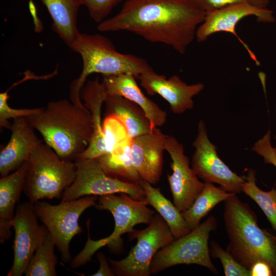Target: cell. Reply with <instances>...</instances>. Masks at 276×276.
Returning <instances> with one entry per match:
<instances>
[{"instance_id": "cell-35", "label": "cell", "mask_w": 276, "mask_h": 276, "mask_svg": "<svg viewBox=\"0 0 276 276\" xmlns=\"http://www.w3.org/2000/svg\"><path fill=\"white\" fill-rule=\"evenodd\" d=\"M251 276H273V271L268 264L259 261L255 263L250 269Z\"/></svg>"}, {"instance_id": "cell-23", "label": "cell", "mask_w": 276, "mask_h": 276, "mask_svg": "<svg viewBox=\"0 0 276 276\" xmlns=\"http://www.w3.org/2000/svg\"><path fill=\"white\" fill-rule=\"evenodd\" d=\"M129 138L113 150L97 158L105 173L121 181L140 184L142 179L133 165Z\"/></svg>"}, {"instance_id": "cell-15", "label": "cell", "mask_w": 276, "mask_h": 276, "mask_svg": "<svg viewBox=\"0 0 276 276\" xmlns=\"http://www.w3.org/2000/svg\"><path fill=\"white\" fill-rule=\"evenodd\" d=\"M137 79L148 95H160L168 102L171 111L176 114L192 109L193 98L204 87L201 83L188 84L177 75L167 79L166 76L156 73L153 69L140 75Z\"/></svg>"}, {"instance_id": "cell-36", "label": "cell", "mask_w": 276, "mask_h": 276, "mask_svg": "<svg viewBox=\"0 0 276 276\" xmlns=\"http://www.w3.org/2000/svg\"><path fill=\"white\" fill-rule=\"evenodd\" d=\"M274 138H275V139L276 140V135L275 136ZM274 152H275V154H276V147H275V148H274Z\"/></svg>"}, {"instance_id": "cell-37", "label": "cell", "mask_w": 276, "mask_h": 276, "mask_svg": "<svg viewBox=\"0 0 276 276\" xmlns=\"http://www.w3.org/2000/svg\"><path fill=\"white\" fill-rule=\"evenodd\" d=\"M265 1H268V2H269V1H270V0H265Z\"/></svg>"}, {"instance_id": "cell-21", "label": "cell", "mask_w": 276, "mask_h": 276, "mask_svg": "<svg viewBox=\"0 0 276 276\" xmlns=\"http://www.w3.org/2000/svg\"><path fill=\"white\" fill-rule=\"evenodd\" d=\"M53 20L52 28L70 48L80 32L77 14L82 0H40Z\"/></svg>"}, {"instance_id": "cell-1", "label": "cell", "mask_w": 276, "mask_h": 276, "mask_svg": "<svg viewBox=\"0 0 276 276\" xmlns=\"http://www.w3.org/2000/svg\"><path fill=\"white\" fill-rule=\"evenodd\" d=\"M205 15L192 0H127L118 14L99 22L97 29L131 32L183 54Z\"/></svg>"}, {"instance_id": "cell-9", "label": "cell", "mask_w": 276, "mask_h": 276, "mask_svg": "<svg viewBox=\"0 0 276 276\" xmlns=\"http://www.w3.org/2000/svg\"><path fill=\"white\" fill-rule=\"evenodd\" d=\"M129 238L136 239V244L125 258L108 260L116 275L118 276H149L152 260L159 249L174 239L169 227L159 214H155L147 227L134 230Z\"/></svg>"}, {"instance_id": "cell-14", "label": "cell", "mask_w": 276, "mask_h": 276, "mask_svg": "<svg viewBox=\"0 0 276 276\" xmlns=\"http://www.w3.org/2000/svg\"><path fill=\"white\" fill-rule=\"evenodd\" d=\"M165 150L172 160V174H168V181L172 194L173 203L180 212L188 209L202 191L204 183L199 180L189 158L185 154L184 147L173 136L167 135Z\"/></svg>"}, {"instance_id": "cell-8", "label": "cell", "mask_w": 276, "mask_h": 276, "mask_svg": "<svg viewBox=\"0 0 276 276\" xmlns=\"http://www.w3.org/2000/svg\"><path fill=\"white\" fill-rule=\"evenodd\" d=\"M98 199L97 195H88L61 201L56 205L40 201L33 204L37 218L48 229L64 263L71 260V241L82 232L78 223L80 216L86 210L95 206Z\"/></svg>"}, {"instance_id": "cell-13", "label": "cell", "mask_w": 276, "mask_h": 276, "mask_svg": "<svg viewBox=\"0 0 276 276\" xmlns=\"http://www.w3.org/2000/svg\"><path fill=\"white\" fill-rule=\"evenodd\" d=\"M249 16H255L257 21L262 23L275 21L273 11L267 8L258 7L248 3L236 4L206 13L203 21L197 28L195 38L198 42H201L216 33H231L238 39L255 63L260 65L255 54L238 35L236 30L240 21Z\"/></svg>"}, {"instance_id": "cell-38", "label": "cell", "mask_w": 276, "mask_h": 276, "mask_svg": "<svg viewBox=\"0 0 276 276\" xmlns=\"http://www.w3.org/2000/svg\"><path fill=\"white\" fill-rule=\"evenodd\" d=\"M275 239H276V237H275Z\"/></svg>"}, {"instance_id": "cell-31", "label": "cell", "mask_w": 276, "mask_h": 276, "mask_svg": "<svg viewBox=\"0 0 276 276\" xmlns=\"http://www.w3.org/2000/svg\"><path fill=\"white\" fill-rule=\"evenodd\" d=\"M122 0H82L91 18L97 22L105 20L112 9Z\"/></svg>"}, {"instance_id": "cell-4", "label": "cell", "mask_w": 276, "mask_h": 276, "mask_svg": "<svg viewBox=\"0 0 276 276\" xmlns=\"http://www.w3.org/2000/svg\"><path fill=\"white\" fill-rule=\"evenodd\" d=\"M78 53L83 61L80 76L70 86V98H80L87 77L93 73L103 75L130 74L136 78L152 67L147 61L132 54L118 52L110 40L100 34L80 33L70 48Z\"/></svg>"}, {"instance_id": "cell-24", "label": "cell", "mask_w": 276, "mask_h": 276, "mask_svg": "<svg viewBox=\"0 0 276 276\" xmlns=\"http://www.w3.org/2000/svg\"><path fill=\"white\" fill-rule=\"evenodd\" d=\"M147 205L152 206L168 224L175 239L189 233L191 229L180 212L174 203L166 198L160 189L154 188L148 182L142 180Z\"/></svg>"}, {"instance_id": "cell-32", "label": "cell", "mask_w": 276, "mask_h": 276, "mask_svg": "<svg viewBox=\"0 0 276 276\" xmlns=\"http://www.w3.org/2000/svg\"><path fill=\"white\" fill-rule=\"evenodd\" d=\"M206 13L226 6L241 3H248L258 7L266 8L269 2L265 0H192Z\"/></svg>"}, {"instance_id": "cell-10", "label": "cell", "mask_w": 276, "mask_h": 276, "mask_svg": "<svg viewBox=\"0 0 276 276\" xmlns=\"http://www.w3.org/2000/svg\"><path fill=\"white\" fill-rule=\"evenodd\" d=\"M76 175L64 192L61 201L77 199L88 195L102 196L125 193L134 199L145 200L140 184L120 180L107 175L97 158H78L74 160Z\"/></svg>"}, {"instance_id": "cell-26", "label": "cell", "mask_w": 276, "mask_h": 276, "mask_svg": "<svg viewBox=\"0 0 276 276\" xmlns=\"http://www.w3.org/2000/svg\"><path fill=\"white\" fill-rule=\"evenodd\" d=\"M256 175L254 170H248L242 192L259 206L276 233V186L268 191L260 189L256 184Z\"/></svg>"}, {"instance_id": "cell-29", "label": "cell", "mask_w": 276, "mask_h": 276, "mask_svg": "<svg viewBox=\"0 0 276 276\" xmlns=\"http://www.w3.org/2000/svg\"><path fill=\"white\" fill-rule=\"evenodd\" d=\"M210 255L218 258L222 263L225 276H251L249 269L237 262L226 250H224L216 242L212 241Z\"/></svg>"}, {"instance_id": "cell-18", "label": "cell", "mask_w": 276, "mask_h": 276, "mask_svg": "<svg viewBox=\"0 0 276 276\" xmlns=\"http://www.w3.org/2000/svg\"><path fill=\"white\" fill-rule=\"evenodd\" d=\"M136 79L130 74L103 75L102 83L108 96H121L139 106L149 120L152 130L163 126L167 121V113L143 94Z\"/></svg>"}, {"instance_id": "cell-20", "label": "cell", "mask_w": 276, "mask_h": 276, "mask_svg": "<svg viewBox=\"0 0 276 276\" xmlns=\"http://www.w3.org/2000/svg\"><path fill=\"white\" fill-rule=\"evenodd\" d=\"M28 161L11 174L0 179V240L1 243L11 235L10 224L15 213V206L24 191Z\"/></svg>"}, {"instance_id": "cell-39", "label": "cell", "mask_w": 276, "mask_h": 276, "mask_svg": "<svg viewBox=\"0 0 276 276\" xmlns=\"http://www.w3.org/2000/svg\"><path fill=\"white\" fill-rule=\"evenodd\" d=\"M275 111H276V108H275Z\"/></svg>"}, {"instance_id": "cell-3", "label": "cell", "mask_w": 276, "mask_h": 276, "mask_svg": "<svg viewBox=\"0 0 276 276\" xmlns=\"http://www.w3.org/2000/svg\"><path fill=\"white\" fill-rule=\"evenodd\" d=\"M223 219L229 240L226 250L249 270L257 262L267 263L276 276V239L259 227L249 205L233 194L224 201Z\"/></svg>"}, {"instance_id": "cell-19", "label": "cell", "mask_w": 276, "mask_h": 276, "mask_svg": "<svg viewBox=\"0 0 276 276\" xmlns=\"http://www.w3.org/2000/svg\"><path fill=\"white\" fill-rule=\"evenodd\" d=\"M107 96L103 83L98 78L88 80L81 90V99L91 114L93 135L88 147L76 159L97 158L107 152L101 115L103 103Z\"/></svg>"}, {"instance_id": "cell-7", "label": "cell", "mask_w": 276, "mask_h": 276, "mask_svg": "<svg viewBox=\"0 0 276 276\" xmlns=\"http://www.w3.org/2000/svg\"><path fill=\"white\" fill-rule=\"evenodd\" d=\"M217 226L216 218L211 215L189 233L175 239L159 249L152 260L151 273L155 274L179 264H194L217 274V270L211 259L208 245L210 234L216 229Z\"/></svg>"}, {"instance_id": "cell-6", "label": "cell", "mask_w": 276, "mask_h": 276, "mask_svg": "<svg viewBox=\"0 0 276 276\" xmlns=\"http://www.w3.org/2000/svg\"><path fill=\"white\" fill-rule=\"evenodd\" d=\"M27 161L24 192L33 204L43 199L61 198L76 177L75 162L62 159L43 142L33 150Z\"/></svg>"}, {"instance_id": "cell-30", "label": "cell", "mask_w": 276, "mask_h": 276, "mask_svg": "<svg viewBox=\"0 0 276 276\" xmlns=\"http://www.w3.org/2000/svg\"><path fill=\"white\" fill-rule=\"evenodd\" d=\"M9 96L7 91L0 94V126L9 129L11 123L10 119H14L22 117H28L38 113L41 108L33 109H15L8 104Z\"/></svg>"}, {"instance_id": "cell-28", "label": "cell", "mask_w": 276, "mask_h": 276, "mask_svg": "<svg viewBox=\"0 0 276 276\" xmlns=\"http://www.w3.org/2000/svg\"><path fill=\"white\" fill-rule=\"evenodd\" d=\"M102 126L106 153L130 138L124 124L115 116H106Z\"/></svg>"}, {"instance_id": "cell-17", "label": "cell", "mask_w": 276, "mask_h": 276, "mask_svg": "<svg viewBox=\"0 0 276 276\" xmlns=\"http://www.w3.org/2000/svg\"><path fill=\"white\" fill-rule=\"evenodd\" d=\"M9 129L11 131L10 139L0 153L1 177L17 170L28 160L33 150L42 142L25 117L13 119Z\"/></svg>"}, {"instance_id": "cell-33", "label": "cell", "mask_w": 276, "mask_h": 276, "mask_svg": "<svg viewBox=\"0 0 276 276\" xmlns=\"http://www.w3.org/2000/svg\"><path fill=\"white\" fill-rule=\"evenodd\" d=\"M251 150L261 156L266 164L273 165L276 168V154L271 144V131L266 133L255 143Z\"/></svg>"}, {"instance_id": "cell-22", "label": "cell", "mask_w": 276, "mask_h": 276, "mask_svg": "<svg viewBox=\"0 0 276 276\" xmlns=\"http://www.w3.org/2000/svg\"><path fill=\"white\" fill-rule=\"evenodd\" d=\"M106 116L118 118L126 127L130 138L150 133L152 129L143 109L133 102L119 96H107Z\"/></svg>"}, {"instance_id": "cell-12", "label": "cell", "mask_w": 276, "mask_h": 276, "mask_svg": "<svg viewBox=\"0 0 276 276\" xmlns=\"http://www.w3.org/2000/svg\"><path fill=\"white\" fill-rule=\"evenodd\" d=\"M193 145L195 148L192 167L199 177L205 182L216 183L226 192H242L244 176L234 172L218 156L216 147L209 140L205 125L200 121L198 133Z\"/></svg>"}, {"instance_id": "cell-16", "label": "cell", "mask_w": 276, "mask_h": 276, "mask_svg": "<svg viewBox=\"0 0 276 276\" xmlns=\"http://www.w3.org/2000/svg\"><path fill=\"white\" fill-rule=\"evenodd\" d=\"M167 135L158 128L150 133L131 139V157L142 180L157 183L163 168V154Z\"/></svg>"}, {"instance_id": "cell-27", "label": "cell", "mask_w": 276, "mask_h": 276, "mask_svg": "<svg viewBox=\"0 0 276 276\" xmlns=\"http://www.w3.org/2000/svg\"><path fill=\"white\" fill-rule=\"evenodd\" d=\"M55 243L49 233L44 242L31 259L25 274L26 276H56L57 257L54 254Z\"/></svg>"}, {"instance_id": "cell-25", "label": "cell", "mask_w": 276, "mask_h": 276, "mask_svg": "<svg viewBox=\"0 0 276 276\" xmlns=\"http://www.w3.org/2000/svg\"><path fill=\"white\" fill-rule=\"evenodd\" d=\"M235 193L226 192L213 183L205 182L203 189L193 204L181 214L191 230L219 203Z\"/></svg>"}, {"instance_id": "cell-2", "label": "cell", "mask_w": 276, "mask_h": 276, "mask_svg": "<svg viewBox=\"0 0 276 276\" xmlns=\"http://www.w3.org/2000/svg\"><path fill=\"white\" fill-rule=\"evenodd\" d=\"M26 118L44 143L63 160L74 161L93 137L89 111L66 99L51 101L38 113Z\"/></svg>"}, {"instance_id": "cell-11", "label": "cell", "mask_w": 276, "mask_h": 276, "mask_svg": "<svg viewBox=\"0 0 276 276\" xmlns=\"http://www.w3.org/2000/svg\"><path fill=\"white\" fill-rule=\"evenodd\" d=\"M33 203L29 200L18 204L10 224L15 232L13 265L7 276H21L37 249L46 239L49 231L39 225Z\"/></svg>"}, {"instance_id": "cell-34", "label": "cell", "mask_w": 276, "mask_h": 276, "mask_svg": "<svg viewBox=\"0 0 276 276\" xmlns=\"http://www.w3.org/2000/svg\"><path fill=\"white\" fill-rule=\"evenodd\" d=\"M97 258L100 264V268L98 270L93 274V276H114L116 275L112 268L109 266L108 261L101 251L97 254Z\"/></svg>"}, {"instance_id": "cell-5", "label": "cell", "mask_w": 276, "mask_h": 276, "mask_svg": "<svg viewBox=\"0 0 276 276\" xmlns=\"http://www.w3.org/2000/svg\"><path fill=\"white\" fill-rule=\"evenodd\" d=\"M144 200H137L125 193L120 195L114 194L100 196L95 207L101 210H107L114 220V228L108 237L95 241L90 238L89 222H86L88 238L85 246L72 261L71 267L78 268L91 260L92 256L101 247L107 246L113 253L121 252L123 247L122 236L131 233L134 226L138 224H149L152 220L155 212L147 207Z\"/></svg>"}]
</instances>
